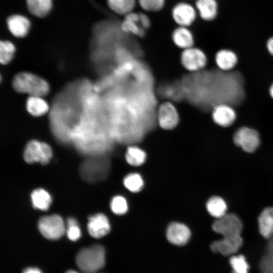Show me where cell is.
<instances>
[{
    "label": "cell",
    "mask_w": 273,
    "mask_h": 273,
    "mask_svg": "<svg viewBox=\"0 0 273 273\" xmlns=\"http://www.w3.org/2000/svg\"><path fill=\"white\" fill-rule=\"evenodd\" d=\"M202 76L201 99L204 106L211 109L222 104L234 106L239 105L244 100V79L238 71L219 69L204 72Z\"/></svg>",
    "instance_id": "obj_1"
},
{
    "label": "cell",
    "mask_w": 273,
    "mask_h": 273,
    "mask_svg": "<svg viewBox=\"0 0 273 273\" xmlns=\"http://www.w3.org/2000/svg\"><path fill=\"white\" fill-rule=\"evenodd\" d=\"M76 263L82 273H96L105 264V250L98 244L81 249L77 254Z\"/></svg>",
    "instance_id": "obj_2"
},
{
    "label": "cell",
    "mask_w": 273,
    "mask_h": 273,
    "mask_svg": "<svg viewBox=\"0 0 273 273\" xmlns=\"http://www.w3.org/2000/svg\"><path fill=\"white\" fill-rule=\"evenodd\" d=\"M110 162L103 155L89 156L81 164L79 169L81 177L88 183H95L104 179L109 173Z\"/></svg>",
    "instance_id": "obj_3"
},
{
    "label": "cell",
    "mask_w": 273,
    "mask_h": 273,
    "mask_svg": "<svg viewBox=\"0 0 273 273\" xmlns=\"http://www.w3.org/2000/svg\"><path fill=\"white\" fill-rule=\"evenodd\" d=\"M13 86L18 92L30 96L42 97L49 90V85L43 79L29 72L17 74L13 80Z\"/></svg>",
    "instance_id": "obj_4"
},
{
    "label": "cell",
    "mask_w": 273,
    "mask_h": 273,
    "mask_svg": "<svg viewBox=\"0 0 273 273\" xmlns=\"http://www.w3.org/2000/svg\"><path fill=\"white\" fill-rule=\"evenodd\" d=\"M52 157V150L47 144L32 140L27 144L24 153V159L28 163L40 162L48 163Z\"/></svg>",
    "instance_id": "obj_5"
},
{
    "label": "cell",
    "mask_w": 273,
    "mask_h": 273,
    "mask_svg": "<svg viewBox=\"0 0 273 273\" xmlns=\"http://www.w3.org/2000/svg\"><path fill=\"white\" fill-rule=\"evenodd\" d=\"M38 227L42 236L52 240L60 238L66 231L63 219L57 214L41 218L38 221Z\"/></svg>",
    "instance_id": "obj_6"
},
{
    "label": "cell",
    "mask_w": 273,
    "mask_h": 273,
    "mask_svg": "<svg viewBox=\"0 0 273 273\" xmlns=\"http://www.w3.org/2000/svg\"><path fill=\"white\" fill-rule=\"evenodd\" d=\"M213 230L223 237L240 235L243 224L240 218L235 214L226 213L217 218L212 224Z\"/></svg>",
    "instance_id": "obj_7"
},
{
    "label": "cell",
    "mask_w": 273,
    "mask_h": 273,
    "mask_svg": "<svg viewBox=\"0 0 273 273\" xmlns=\"http://www.w3.org/2000/svg\"><path fill=\"white\" fill-rule=\"evenodd\" d=\"M180 61L185 69L190 72H197L201 71L205 68L207 58L201 50L192 47L183 50Z\"/></svg>",
    "instance_id": "obj_8"
},
{
    "label": "cell",
    "mask_w": 273,
    "mask_h": 273,
    "mask_svg": "<svg viewBox=\"0 0 273 273\" xmlns=\"http://www.w3.org/2000/svg\"><path fill=\"white\" fill-rule=\"evenodd\" d=\"M150 25V21L147 15L132 12L125 16L120 27L124 32L143 36Z\"/></svg>",
    "instance_id": "obj_9"
},
{
    "label": "cell",
    "mask_w": 273,
    "mask_h": 273,
    "mask_svg": "<svg viewBox=\"0 0 273 273\" xmlns=\"http://www.w3.org/2000/svg\"><path fill=\"white\" fill-rule=\"evenodd\" d=\"M158 125L163 129H174L179 122V116L174 105L169 101L161 103L157 112Z\"/></svg>",
    "instance_id": "obj_10"
},
{
    "label": "cell",
    "mask_w": 273,
    "mask_h": 273,
    "mask_svg": "<svg viewBox=\"0 0 273 273\" xmlns=\"http://www.w3.org/2000/svg\"><path fill=\"white\" fill-rule=\"evenodd\" d=\"M233 140L237 146L248 153L255 151L260 144L258 132L248 127L239 128L235 133Z\"/></svg>",
    "instance_id": "obj_11"
},
{
    "label": "cell",
    "mask_w": 273,
    "mask_h": 273,
    "mask_svg": "<svg viewBox=\"0 0 273 273\" xmlns=\"http://www.w3.org/2000/svg\"><path fill=\"white\" fill-rule=\"evenodd\" d=\"M243 239L240 235L223 237L221 240L214 241L210 246L214 252L228 256L235 254L242 246Z\"/></svg>",
    "instance_id": "obj_12"
},
{
    "label": "cell",
    "mask_w": 273,
    "mask_h": 273,
    "mask_svg": "<svg viewBox=\"0 0 273 273\" xmlns=\"http://www.w3.org/2000/svg\"><path fill=\"white\" fill-rule=\"evenodd\" d=\"M172 16L175 22L180 26L187 27L194 22L196 13L191 5L181 2L174 6L172 10Z\"/></svg>",
    "instance_id": "obj_13"
},
{
    "label": "cell",
    "mask_w": 273,
    "mask_h": 273,
    "mask_svg": "<svg viewBox=\"0 0 273 273\" xmlns=\"http://www.w3.org/2000/svg\"><path fill=\"white\" fill-rule=\"evenodd\" d=\"M191 237L189 229L185 224L179 222H172L168 226L166 237L171 244L182 246L188 243Z\"/></svg>",
    "instance_id": "obj_14"
},
{
    "label": "cell",
    "mask_w": 273,
    "mask_h": 273,
    "mask_svg": "<svg viewBox=\"0 0 273 273\" xmlns=\"http://www.w3.org/2000/svg\"><path fill=\"white\" fill-rule=\"evenodd\" d=\"M212 117L214 122L218 125L228 127L234 122L236 114L232 106L222 104L212 109Z\"/></svg>",
    "instance_id": "obj_15"
},
{
    "label": "cell",
    "mask_w": 273,
    "mask_h": 273,
    "mask_svg": "<svg viewBox=\"0 0 273 273\" xmlns=\"http://www.w3.org/2000/svg\"><path fill=\"white\" fill-rule=\"evenodd\" d=\"M87 230L91 236L100 238L109 233L110 225L108 218L103 214L99 213L88 219Z\"/></svg>",
    "instance_id": "obj_16"
},
{
    "label": "cell",
    "mask_w": 273,
    "mask_h": 273,
    "mask_svg": "<svg viewBox=\"0 0 273 273\" xmlns=\"http://www.w3.org/2000/svg\"><path fill=\"white\" fill-rule=\"evenodd\" d=\"M7 24L10 32L15 37L25 36L29 30L30 23L25 17L20 15H13L7 19Z\"/></svg>",
    "instance_id": "obj_17"
},
{
    "label": "cell",
    "mask_w": 273,
    "mask_h": 273,
    "mask_svg": "<svg viewBox=\"0 0 273 273\" xmlns=\"http://www.w3.org/2000/svg\"><path fill=\"white\" fill-rule=\"evenodd\" d=\"M258 226L260 234L269 239L273 236V207L264 209L258 217Z\"/></svg>",
    "instance_id": "obj_18"
},
{
    "label": "cell",
    "mask_w": 273,
    "mask_h": 273,
    "mask_svg": "<svg viewBox=\"0 0 273 273\" xmlns=\"http://www.w3.org/2000/svg\"><path fill=\"white\" fill-rule=\"evenodd\" d=\"M172 38L174 44L183 50L193 47V36L187 27L179 26L176 28L172 33Z\"/></svg>",
    "instance_id": "obj_19"
},
{
    "label": "cell",
    "mask_w": 273,
    "mask_h": 273,
    "mask_svg": "<svg viewBox=\"0 0 273 273\" xmlns=\"http://www.w3.org/2000/svg\"><path fill=\"white\" fill-rule=\"evenodd\" d=\"M215 60L219 69L230 71L236 66L237 57L236 54L231 51L221 50L216 53Z\"/></svg>",
    "instance_id": "obj_20"
},
{
    "label": "cell",
    "mask_w": 273,
    "mask_h": 273,
    "mask_svg": "<svg viewBox=\"0 0 273 273\" xmlns=\"http://www.w3.org/2000/svg\"><path fill=\"white\" fill-rule=\"evenodd\" d=\"M196 6L200 17L205 20H212L216 16L217 5L215 0H196Z\"/></svg>",
    "instance_id": "obj_21"
},
{
    "label": "cell",
    "mask_w": 273,
    "mask_h": 273,
    "mask_svg": "<svg viewBox=\"0 0 273 273\" xmlns=\"http://www.w3.org/2000/svg\"><path fill=\"white\" fill-rule=\"evenodd\" d=\"M30 13L39 18L46 16L52 7V0H26Z\"/></svg>",
    "instance_id": "obj_22"
},
{
    "label": "cell",
    "mask_w": 273,
    "mask_h": 273,
    "mask_svg": "<svg viewBox=\"0 0 273 273\" xmlns=\"http://www.w3.org/2000/svg\"><path fill=\"white\" fill-rule=\"evenodd\" d=\"M28 112L35 116H41L49 110L47 102L40 96H30L26 101Z\"/></svg>",
    "instance_id": "obj_23"
},
{
    "label": "cell",
    "mask_w": 273,
    "mask_h": 273,
    "mask_svg": "<svg viewBox=\"0 0 273 273\" xmlns=\"http://www.w3.org/2000/svg\"><path fill=\"white\" fill-rule=\"evenodd\" d=\"M206 208L209 213L217 219L226 214V204L222 198L218 196L212 197L208 200Z\"/></svg>",
    "instance_id": "obj_24"
},
{
    "label": "cell",
    "mask_w": 273,
    "mask_h": 273,
    "mask_svg": "<svg viewBox=\"0 0 273 273\" xmlns=\"http://www.w3.org/2000/svg\"><path fill=\"white\" fill-rule=\"evenodd\" d=\"M33 206L41 210H47L50 207L52 198L44 190L38 189L34 190L31 194Z\"/></svg>",
    "instance_id": "obj_25"
},
{
    "label": "cell",
    "mask_w": 273,
    "mask_h": 273,
    "mask_svg": "<svg viewBox=\"0 0 273 273\" xmlns=\"http://www.w3.org/2000/svg\"><path fill=\"white\" fill-rule=\"evenodd\" d=\"M125 159L129 164L138 166L141 165L145 162L146 154L139 147L130 145L126 149Z\"/></svg>",
    "instance_id": "obj_26"
},
{
    "label": "cell",
    "mask_w": 273,
    "mask_h": 273,
    "mask_svg": "<svg viewBox=\"0 0 273 273\" xmlns=\"http://www.w3.org/2000/svg\"><path fill=\"white\" fill-rule=\"evenodd\" d=\"M109 8L115 13L125 16L132 12L135 5V0H107Z\"/></svg>",
    "instance_id": "obj_27"
},
{
    "label": "cell",
    "mask_w": 273,
    "mask_h": 273,
    "mask_svg": "<svg viewBox=\"0 0 273 273\" xmlns=\"http://www.w3.org/2000/svg\"><path fill=\"white\" fill-rule=\"evenodd\" d=\"M260 267L262 273H273V236L269 239Z\"/></svg>",
    "instance_id": "obj_28"
},
{
    "label": "cell",
    "mask_w": 273,
    "mask_h": 273,
    "mask_svg": "<svg viewBox=\"0 0 273 273\" xmlns=\"http://www.w3.org/2000/svg\"><path fill=\"white\" fill-rule=\"evenodd\" d=\"M123 184L125 187L130 192L136 193L143 188L144 181L139 174L132 173L125 177Z\"/></svg>",
    "instance_id": "obj_29"
},
{
    "label": "cell",
    "mask_w": 273,
    "mask_h": 273,
    "mask_svg": "<svg viewBox=\"0 0 273 273\" xmlns=\"http://www.w3.org/2000/svg\"><path fill=\"white\" fill-rule=\"evenodd\" d=\"M232 273H248L249 266L243 255H234L230 259Z\"/></svg>",
    "instance_id": "obj_30"
},
{
    "label": "cell",
    "mask_w": 273,
    "mask_h": 273,
    "mask_svg": "<svg viewBox=\"0 0 273 273\" xmlns=\"http://www.w3.org/2000/svg\"><path fill=\"white\" fill-rule=\"evenodd\" d=\"M15 47L10 41L1 40L0 43V61L3 64L8 63L12 59Z\"/></svg>",
    "instance_id": "obj_31"
},
{
    "label": "cell",
    "mask_w": 273,
    "mask_h": 273,
    "mask_svg": "<svg viewBox=\"0 0 273 273\" xmlns=\"http://www.w3.org/2000/svg\"><path fill=\"white\" fill-rule=\"evenodd\" d=\"M110 207L113 212L118 215L124 214L128 210L126 200L121 196H116L112 198Z\"/></svg>",
    "instance_id": "obj_32"
},
{
    "label": "cell",
    "mask_w": 273,
    "mask_h": 273,
    "mask_svg": "<svg viewBox=\"0 0 273 273\" xmlns=\"http://www.w3.org/2000/svg\"><path fill=\"white\" fill-rule=\"evenodd\" d=\"M67 236L70 240L75 241L81 236L80 229L78 223L74 218H69L67 220Z\"/></svg>",
    "instance_id": "obj_33"
},
{
    "label": "cell",
    "mask_w": 273,
    "mask_h": 273,
    "mask_svg": "<svg viewBox=\"0 0 273 273\" xmlns=\"http://www.w3.org/2000/svg\"><path fill=\"white\" fill-rule=\"evenodd\" d=\"M140 6L145 11L156 12L161 10L165 4V0H139Z\"/></svg>",
    "instance_id": "obj_34"
},
{
    "label": "cell",
    "mask_w": 273,
    "mask_h": 273,
    "mask_svg": "<svg viewBox=\"0 0 273 273\" xmlns=\"http://www.w3.org/2000/svg\"><path fill=\"white\" fill-rule=\"evenodd\" d=\"M22 273H42V272L37 268L29 267L24 269Z\"/></svg>",
    "instance_id": "obj_35"
},
{
    "label": "cell",
    "mask_w": 273,
    "mask_h": 273,
    "mask_svg": "<svg viewBox=\"0 0 273 273\" xmlns=\"http://www.w3.org/2000/svg\"><path fill=\"white\" fill-rule=\"evenodd\" d=\"M267 48L270 54L273 56V37L268 40Z\"/></svg>",
    "instance_id": "obj_36"
},
{
    "label": "cell",
    "mask_w": 273,
    "mask_h": 273,
    "mask_svg": "<svg viewBox=\"0 0 273 273\" xmlns=\"http://www.w3.org/2000/svg\"><path fill=\"white\" fill-rule=\"evenodd\" d=\"M269 93L271 97L273 98V83L271 84L269 88Z\"/></svg>",
    "instance_id": "obj_37"
},
{
    "label": "cell",
    "mask_w": 273,
    "mask_h": 273,
    "mask_svg": "<svg viewBox=\"0 0 273 273\" xmlns=\"http://www.w3.org/2000/svg\"><path fill=\"white\" fill-rule=\"evenodd\" d=\"M65 273H78V272L73 270H67Z\"/></svg>",
    "instance_id": "obj_38"
}]
</instances>
